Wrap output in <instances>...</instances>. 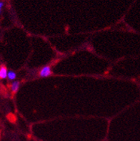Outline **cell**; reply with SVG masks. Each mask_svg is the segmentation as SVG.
<instances>
[{
    "label": "cell",
    "instance_id": "5b68a950",
    "mask_svg": "<svg viewBox=\"0 0 140 141\" xmlns=\"http://www.w3.org/2000/svg\"><path fill=\"white\" fill-rule=\"evenodd\" d=\"M4 6V2H0V13H1V11H2V9Z\"/></svg>",
    "mask_w": 140,
    "mask_h": 141
},
{
    "label": "cell",
    "instance_id": "277c9868",
    "mask_svg": "<svg viewBox=\"0 0 140 141\" xmlns=\"http://www.w3.org/2000/svg\"><path fill=\"white\" fill-rule=\"evenodd\" d=\"M17 77V74L12 71V70H9L8 71V74H7V78L9 80H15Z\"/></svg>",
    "mask_w": 140,
    "mask_h": 141
},
{
    "label": "cell",
    "instance_id": "3957f363",
    "mask_svg": "<svg viewBox=\"0 0 140 141\" xmlns=\"http://www.w3.org/2000/svg\"><path fill=\"white\" fill-rule=\"evenodd\" d=\"M19 85H20V83L19 81H14L11 85V90L12 92H17L18 91L19 88Z\"/></svg>",
    "mask_w": 140,
    "mask_h": 141
},
{
    "label": "cell",
    "instance_id": "7a4b0ae2",
    "mask_svg": "<svg viewBox=\"0 0 140 141\" xmlns=\"http://www.w3.org/2000/svg\"><path fill=\"white\" fill-rule=\"evenodd\" d=\"M8 71L7 67L5 66H1L0 67V79H5L7 77Z\"/></svg>",
    "mask_w": 140,
    "mask_h": 141
},
{
    "label": "cell",
    "instance_id": "6da1fadb",
    "mask_svg": "<svg viewBox=\"0 0 140 141\" xmlns=\"http://www.w3.org/2000/svg\"><path fill=\"white\" fill-rule=\"evenodd\" d=\"M51 75H52V69L49 66L44 67L40 71V76L41 77H47L50 76Z\"/></svg>",
    "mask_w": 140,
    "mask_h": 141
}]
</instances>
